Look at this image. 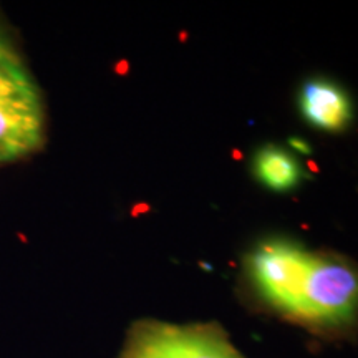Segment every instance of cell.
<instances>
[{"label": "cell", "mask_w": 358, "mask_h": 358, "mask_svg": "<svg viewBox=\"0 0 358 358\" xmlns=\"http://www.w3.org/2000/svg\"><path fill=\"white\" fill-rule=\"evenodd\" d=\"M42 95L17 53L0 55V164L37 151L43 143Z\"/></svg>", "instance_id": "obj_1"}, {"label": "cell", "mask_w": 358, "mask_h": 358, "mask_svg": "<svg viewBox=\"0 0 358 358\" xmlns=\"http://www.w3.org/2000/svg\"><path fill=\"white\" fill-rule=\"evenodd\" d=\"M122 358H244L217 327L143 322L129 332Z\"/></svg>", "instance_id": "obj_3"}, {"label": "cell", "mask_w": 358, "mask_h": 358, "mask_svg": "<svg viewBox=\"0 0 358 358\" xmlns=\"http://www.w3.org/2000/svg\"><path fill=\"white\" fill-rule=\"evenodd\" d=\"M254 173L262 185L275 192L294 189L302 179V168L297 159L275 145H267L257 151Z\"/></svg>", "instance_id": "obj_6"}, {"label": "cell", "mask_w": 358, "mask_h": 358, "mask_svg": "<svg viewBox=\"0 0 358 358\" xmlns=\"http://www.w3.org/2000/svg\"><path fill=\"white\" fill-rule=\"evenodd\" d=\"M12 53H17L15 48L12 47L10 42H8L6 34L0 30V55H12Z\"/></svg>", "instance_id": "obj_7"}, {"label": "cell", "mask_w": 358, "mask_h": 358, "mask_svg": "<svg viewBox=\"0 0 358 358\" xmlns=\"http://www.w3.org/2000/svg\"><path fill=\"white\" fill-rule=\"evenodd\" d=\"M313 254L287 243L259 245L249 257V274L266 301L301 320L306 308Z\"/></svg>", "instance_id": "obj_2"}, {"label": "cell", "mask_w": 358, "mask_h": 358, "mask_svg": "<svg viewBox=\"0 0 358 358\" xmlns=\"http://www.w3.org/2000/svg\"><path fill=\"white\" fill-rule=\"evenodd\" d=\"M357 290V275L347 264L313 256L302 322L312 325L345 324L355 313Z\"/></svg>", "instance_id": "obj_4"}, {"label": "cell", "mask_w": 358, "mask_h": 358, "mask_svg": "<svg viewBox=\"0 0 358 358\" xmlns=\"http://www.w3.org/2000/svg\"><path fill=\"white\" fill-rule=\"evenodd\" d=\"M301 111L315 128L340 131L352 120V101L345 90L329 80L313 78L302 87Z\"/></svg>", "instance_id": "obj_5"}]
</instances>
